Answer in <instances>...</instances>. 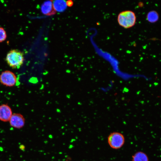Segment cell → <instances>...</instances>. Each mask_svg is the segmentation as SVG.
<instances>
[{
  "label": "cell",
  "mask_w": 161,
  "mask_h": 161,
  "mask_svg": "<svg viewBox=\"0 0 161 161\" xmlns=\"http://www.w3.org/2000/svg\"><path fill=\"white\" fill-rule=\"evenodd\" d=\"M136 21L135 13L131 10L122 11L119 13L117 17V21L119 25L126 28L134 25Z\"/></svg>",
  "instance_id": "7a4b0ae2"
},
{
  "label": "cell",
  "mask_w": 161,
  "mask_h": 161,
  "mask_svg": "<svg viewBox=\"0 0 161 161\" xmlns=\"http://www.w3.org/2000/svg\"><path fill=\"white\" fill-rule=\"evenodd\" d=\"M7 35L5 30L4 28L0 27V42H2L5 41Z\"/></svg>",
  "instance_id": "8fae6325"
},
{
  "label": "cell",
  "mask_w": 161,
  "mask_h": 161,
  "mask_svg": "<svg viewBox=\"0 0 161 161\" xmlns=\"http://www.w3.org/2000/svg\"><path fill=\"white\" fill-rule=\"evenodd\" d=\"M66 2L67 6H71L73 4V2L71 1H68Z\"/></svg>",
  "instance_id": "7c38bea8"
},
{
  "label": "cell",
  "mask_w": 161,
  "mask_h": 161,
  "mask_svg": "<svg viewBox=\"0 0 161 161\" xmlns=\"http://www.w3.org/2000/svg\"><path fill=\"white\" fill-rule=\"evenodd\" d=\"M53 8L55 11L62 12L67 8L66 2L64 0H55L53 3Z\"/></svg>",
  "instance_id": "ba28073f"
},
{
  "label": "cell",
  "mask_w": 161,
  "mask_h": 161,
  "mask_svg": "<svg viewBox=\"0 0 161 161\" xmlns=\"http://www.w3.org/2000/svg\"><path fill=\"white\" fill-rule=\"evenodd\" d=\"M17 81L16 76L11 71H5L0 75V82L6 86H13L16 85Z\"/></svg>",
  "instance_id": "277c9868"
},
{
  "label": "cell",
  "mask_w": 161,
  "mask_h": 161,
  "mask_svg": "<svg viewBox=\"0 0 161 161\" xmlns=\"http://www.w3.org/2000/svg\"><path fill=\"white\" fill-rule=\"evenodd\" d=\"M41 9L44 14L51 15L55 14V11L52 1H47L44 2L41 6Z\"/></svg>",
  "instance_id": "52a82bcc"
},
{
  "label": "cell",
  "mask_w": 161,
  "mask_h": 161,
  "mask_svg": "<svg viewBox=\"0 0 161 161\" xmlns=\"http://www.w3.org/2000/svg\"><path fill=\"white\" fill-rule=\"evenodd\" d=\"M10 126L16 129L22 128L25 124V119L23 116L21 114H13L9 121Z\"/></svg>",
  "instance_id": "5b68a950"
},
{
  "label": "cell",
  "mask_w": 161,
  "mask_h": 161,
  "mask_svg": "<svg viewBox=\"0 0 161 161\" xmlns=\"http://www.w3.org/2000/svg\"><path fill=\"white\" fill-rule=\"evenodd\" d=\"M6 60L10 66L13 69H18L24 63V53L17 49H12L7 53Z\"/></svg>",
  "instance_id": "6da1fadb"
},
{
  "label": "cell",
  "mask_w": 161,
  "mask_h": 161,
  "mask_svg": "<svg viewBox=\"0 0 161 161\" xmlns=\"http://www.w3.org/2000/svg\"><path fill=\"white\" fill-rule=\"evenodd\" d=\"M159 18L158 13L154 10L149 12L147 14V18L148 21L151 23H154L157 21Z\"/></svg>",
  "instance_id": "30bf717a"
},
{
  "label": "cell",
  "mask_w": 161,
  "mask_h": 161,
  "mask_svg": "<svg viewBox=\"0 0 161 161\" xmlns=\"http://www.w3.org/2000/svg\"><path fill=\"white\" fill-rule=\"evenodd\" d=\"M132 161H148L146 154L141 151L135 153L132 157Z\"/></svg>",
  "instance_id": "9c48e42d"
},
{
  "label": "cell",
  "mask_w": 161,
  "mask_h": 161,
  "mask_svg": "<svg viewBox=\"0 0 161 161\" xmlns=\"http://www.w3.org/2000/svg\"><path fill=\"white\" fill-rule=\"evenodd\" d=\"M125 142L124 136L122 133L118 132L111 133L108 137V143L112 148L117 149L124 145Z\"/></svg>",
  "instance_id": "3957f363"
},
{
  "label": "cell",
  "mask_w": 161,
  "mask_h": 161,
  "mask_svg": "<svg viewBox=\"0 0 161 161\" xmlns=\"http://www.w3.org/2000/svg\"><path fill=\"white\" fill-rule=\"evenodd\" d=\"M13 114L10 107L7 104L0 106V120L6 122L9 121Z\"/></svg>",
  "instance_id": "8992f818"
}]
</instances>
